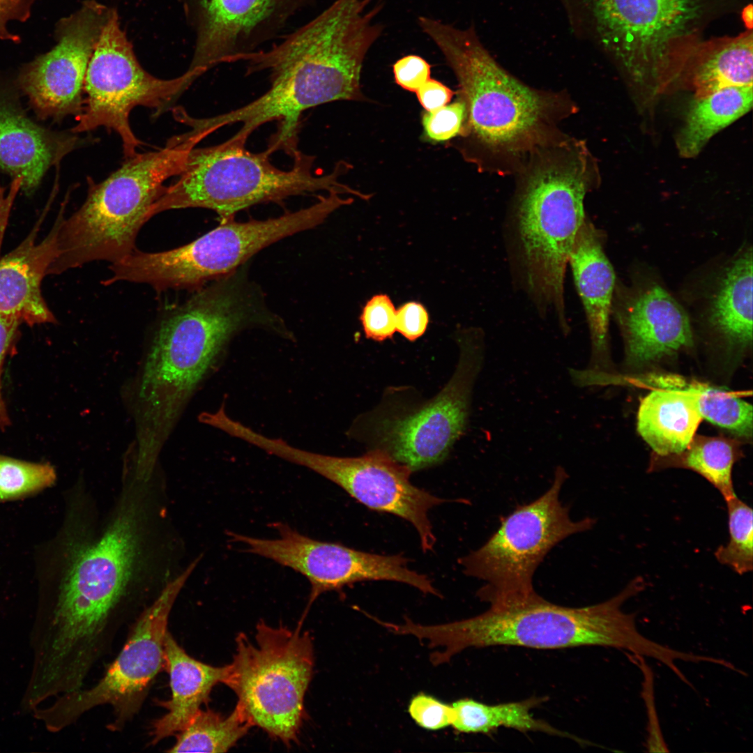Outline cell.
<instances>
[{
    "instance_id": "obj_37",
    "label": "cell",
    "mask_w": 753,
    "mask_h": 753,
    "mask_svg": "<svg viewBox=\"0 0 753 753\" xmlns=\"http://www.w3.org/2000/svg\"><path fill=\"white\" fill-rule=\"evenodd\" d=\"M628 655L630 660L640 669L643 674L641 695L647 715L646 748L651 752H667L669 749L660 727L655 705L653 671L646 664L643 656L630 653Z\"/></svg>"
},
{
    "instance_id": "obj_35",
    "label": "cell",
    "mask_w": 753,
    "mask_h": 753,
    "mask_svg": "<svg viewBox=\"0 0 753 753\" xmlns=\"http://www.w3.org/2000/svg\"><path fill=\"white\" fill-rule=\"evenodd\" d=\"M466 119V104L460 98L449 105L423 114L422 123L425 135L436 142L449 140L463 132Z\"/></svg>"
},
{
    "instance_id": "obj_9",
    "label": "cell",
    "mask_w": 753,
    "mask_h": 753,
    "mask_svg": "<svg viewBox=\"0 0 753 753\" xmlns=\"http://www.w3.org/2000/svg\"><path fill=\"white\" fill-rule=\"evenodd\" d=\"M248 139L236 132L221 144L192 148L179 178L166 186L151 207L149 219L171 209L204 208L225 222L255 204L292 196L321 190L355 193L338 181L351 168L348 163L339 162L329 174L317 173L313 157L296 151L293 166L284 170L272 164L269 149L259 153L247 149Z\"/></svg>"
},
{
    "instance_id": "obj_31",
    "label": "cell",
    "mask_w": 753,
    "mask_h": 753,
    "mask_svg": "<svg viewBox=\"0 0 753 753\" xmlns=\"http://www.w3.org/2000/svg\"><path fill=\"white\" fill-rule=\"evenodd\" d=\"M680 459L673 462L708 481L724 500L736 495L732 471L738 459L735 447L722 437L694 436Z\"/></svg>"
},
{
    "instance_id": "obj_24",
    "label": "cell",
    "mask_w": 753,
    "mask_h": 753,
    "mask_svg": "<svg viewBox=\"0 0 753 753\" xmlns=\"http://www.w3.org/2000/svg\"><path fill=\"white\" fill-rule=\"evenodd\" d=\"M604 235L586 218L576 237L568 264L588 325L592 365L606 356L616 277L604 247ZM590 368V367H589Z\"/></svg>"
},
{
    "instance_id": "obj_16",
    "label": "cell",
    "mask_w": 753,
    "mask_h": 753,
    "mask_svg": "<svg viewBox=\"0 0 753 753\" xmlns=\"http://www.w3.org/2000/svg\"><path fill=\"white\" fill-rule=\"evenodd\" d=\"M279 537L264 539L229 531L231 541L241 543L245 551L293 569L311 585L309 609L323 593L341 591L355 582L387 580L407 584L424 593L440 596L431 580L407 567L402 555L383 556L351 549L338 543L322 542L300 533L287 524H273Z\"/></svg>"
},
{
    "instance_id": "obj_5",
    "label": "cell",
    "mask_w": 753,
    "mask_h": 753,
    "mask_svg": "<svg viewBox=\"0 0 753 753\" xmlns=\"http://www.w3.org/2000/svg\"><path fill=\"white\" fill-rule=\"evenodd\" d=\"M643 589L642 582L635 578L614 597L584 607L557 605L535 593L490 605L485 612L468 619L435 625L412 623L408 631L428 641L431 648L442 647L430 655L434 665L449 662L467 648L494 646L538 649L599 646L649 656L655 642L638 631L634 614L621 609Z\"/></svg>"
},
{
    "instance_id": "obj_10",
    "label": "cell",
    "mask_w": 753,
    "mask_h": 753,
    "mask_svg": "<svg viewBox=\"0 0 753 753\" xmlns=\"http://www.w3.org/2000/svg\"><path fill=\"white\" fill-rule=\"evenodd\" d=\"M342 206L334 193L310 206L264 220H229L191 243L160 252L135 250L116 264L120 281L145 283L156 291L200 288L235 271L250 257L284 238L322 223Z\"/></svg>"
},
{
    "instance_id": "obj_41",
    "label": "cell",
    "mask_w": 753,
    "mask_h": 753,
    "mask_svg": "<svg viewBox=\"0 0 753 753\" xmlns=\"http://www.w3.org/2000/svg\"><path fill=\"white\" fill-rule=\"evenodd\" d=\"M38 0H0V39L18 43L21 38L8 29L11 21L26 22Z\"/></svg>"
},
{
    "instance_id": "obj_43",
    "label": "cell",
    "mask_w": 753,
    "mask_h": 753,
    "mask_svg": "<svg viewBox=\"0 0 753 753\" xmlns=\"http://www.w3.org/2000/svg\"><path fill=\"white\" fill-rule=\"evenodd\" d=\"M416 93L419 102L427 112L446 105L453 96L450 89L431 78L417 90Z\"/></svg>"
},
{
    "instance_id": "obj_39",
    "label": "cell",
    "mask_w": 753,
    "mask_h": 753,
    "mask_svg": "<svg viewBox=\"0 0 753 753\" xmlns=\"http://www.w3.org/2000/svg\"><path fill=\"white\" fill-rule=\"evenodd\" d=\"M393 67L396 83L409 91L416 92L430 79V65L418 55L403 56L398 59Z\"/></svg>"
},
{
    "instance_id": "obj_30",
    "label": "cell",
    "mask_w": 753,
    "mask_h": 753,
    "mask_svg": "<svg viewBox=\"0 0 753 753\" xmlns=\"http://www.w3.org/2000/svg\"><path fill=\"white\" fill-rule=\"evenodd\" d=\"M253 727L236 705L227 716L199 710L187 727L176 734L168 752H226Z\"/></svg>"
},
{
    "instance_id": "obj_20",
    "label": "cell",
    "mask_w": 753,
    "mask_h": 753,
    "mask_svg": "<svg viewBox=\"0 0 753 753\" xmlns=\"http://www.w3.org/2000/svg\"><path fill=\"white\" fill-rule=\"evenodd\" d=\"M628 362L647 365L693 346L688 314L657 280L641 275L630 285L616 282L611 307Z\"/></svg>"
},
{
    "instance_id": "obj_19",
    "label": "cell",
    "mask_w": 753,
    "mask_h": 753,
    "mask_svg": "<svg viewBox=\"0 0 753 753\" xmlns=\"http://www.w3.org/2000/svg\"><path fill=\"white\" fill-rule=\"evenodd\" d=\"M314 0H181L195 35L186 70L197 79L221 63L239 61L275 38Z\"/></svg>"
},
{
    "instance_id": "obj_28",
    "label": "cell",
    "mask_w": 753,
    "mask_h": 753,
    "mask_svg": "<svg viewBox=\"0 0 753 753\" xmlns=\"http://www.w3.org/2000/svg\"><path fill=\"white\" fill-rule=\"evenodd\" d=\"M752 86L730 87L694 98L676 137L680 156L698 155L715 135L747 114L752 107Z\"/></svg>"
},
{
    "instance_id": "obj_18",
    "label": "cell",
    "mask_w": 753,
    "mask_h": 753,
    "mask_svg": "<svg viewBox=\"0 0 753 753\" xmlns=\"http://www.w3.org/2000/svg\"><path fill=\"white\" fill-rule=\"evenodd\" d=\"M112 8L85 0L75 12L55 25V45L26 63L17 83L42 119L79 116L89 62Z\"/></svg>"
},
{
    "instance_id": "obj_14",
    "label": "cell",
    "mask_w": 753,
    "mask_h": 753,
    "mask_svg": "<svg viewBox=\"0 0 753 753\" xmlns=\"http://www.w3.org/2000/svg\"><path fill=\"white\" fill-rule=\"evenodd\" d=\"M178 591V586L167 588L141 614L123 648L95 685L61 695L50 707L36 709V717L48 730L58 731L93 708L108 704L114 710L112 730L131 720L165 667V639Z\"/></svg>"
},
{
    "instance_id": "obj_1",
    "label": "cell",
    "mask_w": 753,
    "mask_h": 753,
    "mask_svg": "<svg viewBox=\"0 0 753 753\" xmlns=\"http://www.w3.org/2000/svg\"><path fill=\"white\" fill-rule=\"evenodd\" d=\"M372 0H335L316 17L267 50L242 56L250 73L268 71L271 85L250 103L206 118L213 131L241 123L249 137L259 126L280 122L270 148L297 151L298 120L307 109L337 100H362L360 77L364 59L381 36L374 22L381 5Z\"/></svg>"
},
{
    "instance_id": "obj_29",
    "label": "cell",
    "mask_w": 753,
    "mask_h": 753,
    "mask_svg": "<svg viewBox=\"0 0 753 753\" xmlns=\"http://www.w3.org/2000/svg\"><path fill=\"white\" fill-rule=\"evenodd\" d=\"M542 701V698L531 697L517 702L487 705L471 699H459L452 703L455 718L451 726L462 733H483L504 727L522 732L540 731L586 743L573 735L533 717L531 710Z\"/></svg>"
},
{
    "instance_id": "obj_7",
    "label": "cell",
    "mask_w": 753,
    "mask_h": 753,
    "mask_svg": "<svg viewBox=\"0 0 753 753\" xmlns=\"http://www.w3.org/2000/svg\"><path fill=\"white\" fill-rule=\"evenodd\" d=\"M139 513L129 505L95 542L72 551L56 600L33 629L54 661L91 667L105 648L114 618L141 554Z\"/></svg>"
},
{
    "instance_id": "obj_26",
    "label": "cell",
    "mask_w": 753,
    "mask_h": 753,
    "mask_svg": "<svg viewBox=\"0 0 753 753\" xmlns=\"http://www.w3.org/2000/svg\"><path fill=\"white\" fill-rule=\"evenodd\" d=\"M165 657L172 695L169 700L160 702L167 712L152 724L153 745L187 727L206 702L213 687L222 683L227 669V666H211L191 657L169 632L165 639Z\"/></svg>"
},
{
    "instance_id": "obj_40",
    "label": "cell",
    "mask_w": 753,
    "mask_h": 753,
    "mask_svg": "<svg viewBox=\"0 0 753 753\" xmlns=\"http://www.w3.org/2000/svg\"><path fill=\"white\" fill-rule=\"evenodd\" d=\"M428 323L427 311L420 303L409 302L396 310V330L410 341L422 336Z\"/></svg>"
},
{
    "instance_id": "obj_34",
    "label": "cell",
    "mask_w": 753,
    "mask_h": 753,
    "mask_svg": "<svg viewBox=\"0 0 753 753\" xmlns=\"http://www.w3.org/2000/svg\"><path fill=\"white\" fill-rule=\"evenodd\" d=\"M56 478L49 464L15 459L0 455V501L12 499L40 490Z\"/></svg>"
},
{
    "instance_id": "obj_6",
    "label": "cell",
    "mask_w": 753,
    "mask_h": 753,
    "mask_svg": "<svg viewBox=\"0 0 753 753\" xmlns=\"http://www.w3.org/2000/svg\"><path fill=\"white\" fill-rule=\"evenodd\" d=\"M418 24L457 79L466 130L492 156L526 160L561 139L556 123L572 111L562 96L531 89L510 74L473 25L459 29L427 17H420Z\"/></svg>"
},
{
    "instance_id": "obj_27",
    "label": "cell",
    "mask_w": 753,
    "mask_h": 753,
    "mask_svg": "<svg viewBox=\"0 0 753 753\" xmlns=\"http://www.w3.org/2000/svg\"><path fill=\"white\" fill-rule=\"evenodd\" d=\"M753 31L703 38L690 52L680 75L681 87L690 86L694 98L730 87L752 86Z\"/></svg>"
},
{
    "instance_id": "obj_42",
    "label": "cell",
    "mask_w": 753,
    "mask_h": 753,
    "mask_svg": "<svg viewBox=\"0 0 753 753\" xmlns=\"http://www.w3.org/2000/svg\"><path fill=\"white\" fill-rule=\"evenodd\" d=\"M22 322L17 317L0 314V429L4 430L10 422L1 389V371L3 361L17 331Z\"/></svg>"
},
{
    "instance_id": "obj_11",
    "label": "cell",
    "mask_w": 753,
    "mask_h": 753,
    "mask_svg": "<svg viewBox=\"0 0 753 753\" xmlns=\"http://www.w3.org/2000/svg\"><path fill=\"white\" fill-rule=\"evenodd\" d=\"M253 639L236 637V653L226 665L223 683L238 698L237 706L252 726L290 745L297 740L305 717L304 698L314 667L308 632L272 627L261 621Z\"/></svg>"
},
{
    "instance_id": "obj_22",
    "label": "cell",
    "mask_w": 753,
    "mask_h": 753,
    "mask_svg": "<svg viewBox=\"0 0 753 753\" xmlns=\"http://www.w3.org/2000/svg\"><path fill=\"white\" fill-rule=\"evenodd\" d=\"M699 298L701 319L729 347L752 342V249L745 245L711 273Z\"/></svg>"
},
{
    "instance_id": "obj_8",
    "label": "cell",
    "mask_w": 753,
    "mask_h": 753,
    "mask_svg": "<svg viewBox=\"0 0 753 753\" xmlns=\"http://www.w3.org/2000/svg\"><path fill=\"white\" fill-rule=\"evenodd\" d=\"M192 148L185 136H174L162 149L137 153L105 180L90 183L85 201L67 219L63 205L56 219V254L47 275L93 261L114 264L130 254L165 182L181 174Z\"/></svg>"
},
{
    "instance_id": "obj_23",
    "label": "cell",
    "mask_w": 753,
    "mask_h": 753,
    "mask_svg": "<svg viewBox=\"0 0 753 753\" xmlns=\"http://www.w3.org/2000/svg\"><path fill=\"white\" fill-rule=\"evenodd\" d=\"M656 385L640 402L637 431L660 457L680 455L703 419L696 381L674 375L651 378Z\"/></svg>"
},
{
    "instance_id": "obj_4",
    "label": "cell",
    "mask_w": 753,
    "mask_h": 753,
    "mask_svg": "<svg viewBox=\"0 0 753 753\" xmlns=\"http://www.w3.org/2000/svg\"><path fill=\"white\" fill-rule=\"evenodd\" d=\"M245 325L228 296L204 288L161 320L137 390V462L153 466L190 398Z\"/></svg>"
},
{
    "instance_id": "obj_38",
    "label": "cell",
    "mask_w": 753,
    "mask_h": 753,
    "mask_svg": "<svg viewBox=\"0 0 753 753\" xmlns=\"http://www.w3.org/2000/svg\"><path fill=\"white\" fill-rule=\"evenodd\" d=\"M408 712L418 726L432 731L452 725L455 718L452 704L425 693H419L411 699Z\"/></svg>"
},
{
    "instance_id": "obj_33",
    "label": "cell",
    "mask_w": 753,
    "mask_h": 753,
    "mask_svg": "<svg viewBox=\"0 0 753 753\" xmlns=\"http://www.w3.org/2000/svg\"><path fill=\"white\" fill-rule=\"evenodd\" d=\"M728 513V542L715 550L717 561L740 575L753 569L752 509L736 494L724 501Z\"/></svg>"
},
{
    "instance_id": "obj_21",
    "label": "cell",
    "mask_w": 753,
    "mask_h": 753,
    "mask_svg": "<svg viewBox=\"0 0 753 753\" xmlns=\"http://www.w3.org/2000/svg\"><path fill=\"white\" fill-rule=\"evenodd\" d=\"M85 139L71 131L44 128L26 116L17 102L0 92V169L22 180L21 188L35 190L47 169L59 165Z\"/></svg>"
},
{
    "instance_id": "obj_36",
    "label": "cell",
    "mask_w": 753,
    "mask_h": 753,
    "mask_svg": "<svg viewBox=\"0 0 753 753\" xmlns=\"http://www.w3.org/2000/svg\"><path fill=\"white\" fill-rule=\"evenodd\" d=\"M367 338L383 341L396 331V310L386 294L372 296L365 304L360 316Z\"/></svg>"
},
{
    "instance_id": "obj_2",
    "label": "cell",
    "mask_w": 753,
    "mask_h": 753,
    "mask_svg": "<svg viewBox=\"0 0 753 753\" xmlns=\"http://www.w3.org/2000/svg\"><path fill=\"white\" fill-rule=\"evenodd\" d=\"M526 161L504 223L508 261L515 285L542 318L552 314L567 335L566 269L587 218L584 201L596 167L581 142L564 138Z\"/></svg>"
},
{
    "instance_id": "obj_12",
    "label": "cell",
    "mask_w": 753,
    "mask_h": 753,
    "mask_svg": "<svg viewBox=\"0 0 753 753\" xmlns=\"http://www.w3.org/2000/svg\"><path fill=\"white\" fill-rule=\"evenodd\" d=\"M568 477L565 469L558 466L551 487L542 496L518 506L482 547L459 560L466 575L485 581L478 591L482 600L492 605L535 593L533 577L548 552L594 525L592 518L572 520L560 501Z\"/></svg>"
},
{
    "instance_id": "obj_32",
    "label": "cell",
    "mask_w": 753,
    "mask_h": 753,
    "mask_svg": "<svg viewBox=\"0 0 753 753\" xmlns=\"http://www.w3.org/2000/svg\"><path fill=\"white\" fill-rule=\"evenodd\" d=\"M702 418L744 438L752 435V406L726 388L696 381Z\"/></svg>"
},
{
    "instance_id": "obj_17",
    "label": "cell",
    "mask_w": 753,
    "mask_h": 753,
    "mask_svg": "<svg viewBox=\"0 0 753 753\" xmlns=\"http://www.w3.org/2000/svg\"><path fill=\"white\" fill-rule=\"evenodd\" d=\"M460 340L456 370L439 395L413 413L383 424L382 450L411 471L441 462L466 429L485 346L479 329L469 330Z\"/></svg>"
},
{
    "instance_id": "obj_13",
    "label": "cell",
    "mask_w": 753,
    "mask_h": 753,
    "mask_svg": "<svg viewBox=\"0 0 753 753\" xmlns=\"http://www.w3.org/2000/svg\"><path fill=\"white\" fill-rule=\"evenodd\" d=\"M194 82L186 71L163 79L145 70L121 27L118 11L112 8L88 64L83 109L71 131L77 134L99 127L114 130L121 139L125 157L132 158L141 144L130 125L132 110L147 107L158 116Z\"/></svg>"
},
{
    "instance_id": "obj_15",
    "label": "cell",
    "mask_w": 753,
    "mask_h": 753,
    "mask_svg": "<svg viewBox=\"0 0 753 753\" xmlns=\"http://www.w3.org/2000/svg\"><path fill=\"white\" fill-rule=\"evenodd\" d=\"M250 443L291 463L307 467L342 487L366 507L398 516L416 529L423 552L433 549L436 538L428 517L432 508L446 502L410 482L411 471L382 449L358 457H341L295 448L281 439L257 432Z\"/></svg>"
},
{
    "instance_id": "obj_3",
    "label": "cell",
    "mask_w": 753,
    "mask_h": 753,
    "mask_svg": "<svg viewBox=\"0 0 753 753\" xmlns=\"http://www.w3.org/2000/svg\"><path fill=\"white\" fill-rule=\"evenodd\" d=\"M572 33L614 63L641 103L674 89L683 63L713 22L751 0H558Z\"/></svg>"
},
{
    "instance_id": "obj_25",
    "label": "cell",
    "mask_w": 753,
    "mask_h": 753,
    "mask_svg": "<svg viewBox=\"0 0 753 753\" xmlns=\"http://www.w3.org/2000/svg\"><path fill=\"white\" fill-rule=\"evenodd\" d=\"M56 222V221H55ZM40 242L37 227L15 249L0 258V314L34 326L56 321L41 291V283L56 254L57 225Z\"/></svg>"
}]
</instances>
